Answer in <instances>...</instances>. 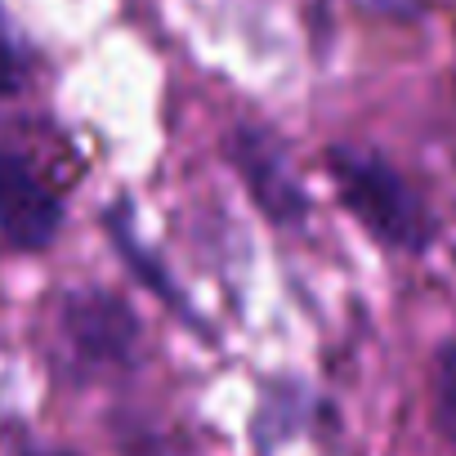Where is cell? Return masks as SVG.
Returning a JSON list of instances; mask_svg holds the SVG:
<instances>
[{
  "label": "cell",
  "mask_w": 456,
  "mask_h": 456,
  "mask_svg": "<svg viewBox=\"0 0 456 456\" xmlns=\"http://www.w3.org/2000/svg\"><path fill=\"white\" fill-rule=\"evenodd\" d=\"M327 175L340 197V206L367 228L380 247L394 251H425L434 242V210L429 201L376 152L358 148H331L327 152Z\"/></svg>",
  "instance_id": "1"
},
{
  "label": "cell",
  "mask_w": 456,
  "mask_h": 456,
  "mask_svg": "<svg viewBox=\"0 0 456 456\" xmlns=\"http://www.w3.org/2000/svg\"><path fill=\"white\" fill-rule=\"evenodd\" d=\"M59 340L81 376H103L134 367L143 331L121 296L103 287H77L59 305Z\"/></svg>",
  "instance_id": "2"
},
{
  "label": "cell",
  "mask_w": 456,
  "mask_h": 456,
  "mask_svg": "<svg viewBox=\"0 0 456 456\" xmlns=\"http://www.w3.org/2000/svg\"><path fill=\"white\" fill-rule=\"evenodd\" d=\"M63 228V197L41 175V166L19 152L0 148V251L32 256L45 251Z\"/></svg>",
  "instance_id": "3"
},
{
  "label": "cell",
  "mask_w": 456,
  "mask_h": 456,
  "mask_svg": "<svg viewBox=\"0 0 456 456\" xmlns=\"http://www.w3.org/2000/svg\"><path fill=\"white\" fill-rule=\"evenodd\" d=\"M228 157H233L251 201L265 210V219H273L278 228H300L309 219V197L305 183L296 179V166L287 157V148L256 126H242L228 139Z\"/></svg>",
  "instance_id": "4"
},
{
  "label": "cell",
  "mask_w": 456,
  "mask_h": 456,
  "mask_svg": "<svg viewBox=\"0 0 456 456\" xmlns=\"http://www.w3.org/2000/svg\"><path fill=\"white\" fill-rule=\"evenodd\" d=\"M434 420L456 443V336H447L434 354Z\"/></svg>",
  "instance_id": "5"
},
{
  "label": "cell",
  "mask_w": 456,
  "mask_h": 456,
  "mask_svg": "<svg viewBox=\"0 0 456 456\" xmlns=\"http://www.w3.org/2000/svg\"><path fill=\"white\" fill-rule=\"evenodd\" d=\"M23 86V59H19V45L5 28V14H0V99L14 94Z\"/></svg>",
  "instance_id": "6"
},
{
  "label": "cell",
  "mask_w": 456,
  "mask_h": 456,
  "mask_svg": "<svg viewBox=\"0 0 456 456\" xmlns=\"http://www.w3.org/2000/svg\"><path fill=\"white\" fill-rule=\"evenodd\" d=\"M14 456H77V452H68V447H50V443H19Z\"/></svg>",
  "instance_id": "7"
}]
</instances>
